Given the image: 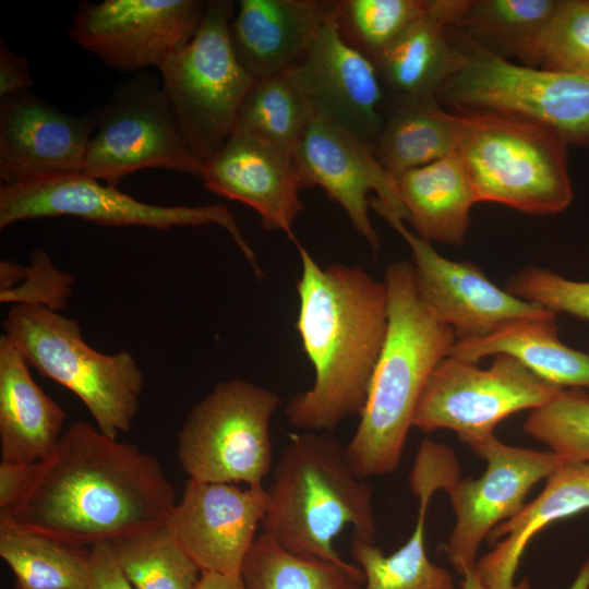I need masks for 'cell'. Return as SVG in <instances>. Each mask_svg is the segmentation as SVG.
<instances>
[{
  "label": "cell",
  "instance_id": "obj_1",
  "mask_svg": "<svg viewBox=\"0 0 589 589\" xmlns=\"http://www.w3.org/2000/svg\"><path fill=\"white\" fill-rule=\"evenodd\" d=\"M176 503L156 457L77 421L36 462L25 494L0 521L91 548L166 525Z\"/></svg>",
  "mask_w": 589,
  "mask_h": 589
},
{
  "label": "cell",
  "instance_id": "obj_2",
  "mask_svg": "<svg viewBox=\"0 0 589 589\" xmlns=\"http://www.w3.org/2000/svg\"><path fill=\"white\" fill-rule=\"evenodd\" d=\"M294 243L302 265L296 328L315 380L285 413L297 429L332 432L365 406L387 334V289L358 266L322 267Z\"/></svg>",
  "mask_w": 589,
  "mask_h": 589
},
{
  "label": "cell",
  "instance_id": "obj_3",
  "mask_svg": "<svg viewBox=\"0 0 589 589\" xmlns=\"http://www.w3.org/2000/svg\"><path fill=\"white\" fill-rule=\"evenodd\" d=\"M386 339L371 381L365 406L346 454L362 479L394 472L426 383L456 342L453 329L421 297L413 266L389 265Z\"/></svg>",
  "mask_w": 589,
  "mask_h": 589
},
{
  "label": "cell",
  "instance_id": "obj_4",
  "mask_svg": "<svg viewBox=\"0 0 589 589\" xmlns=\"http://www.w3.org/2000/svg\"><path fill=\"white\" fill-rule=\"evenodd\" d=\"M266 494L263 532L290 553L350 567L334 549L335 537L351 526L376 541L372 488L329 432L291 434Z\"/></svg>",
  "mask_w": 589,
  "mask_h": 589
},
{
  "label": "cell",
  "instance_id": "obj_5",
  "mask_svg": "<svg viewBox=\"0 0 589 589\" xmlns=\"http://www.w3.org/2000/svg\"><path fill=\"white\" fill-rule=\"evenodd\" d=\"M3 327L28 365L75 394L104 434L118 438L131 430L145 380L130 351L95 350L76 318L44 305H13Z\"/></svg>",
  "mask_w": 589,
  "mask_h": 589
},
{
  "label": "cell",
  "instance_id": "obj_6",
  "mask_svg": "<svg viewBox=\"0 0 589 589\" xmlns=\"http://www.w3.org/2000/svg\"><path fill=\"white\" fill-rule=\"evenodd\" d=\"M458 149L478 202H495L532 215L563 212L574 193L567 140L554 129L495 112L461 113Z\"/></svg>",
  "mask_w": 589,
  "mask_h": 589
},
{
  "label": "cell",
  "instance_id": "obj_7",
  "mask_svg": "<svg viewBox=\"0 0 589 589\" xmlns=\"http://www.w3.org/2000/svg\"><path fill=\"white\" fill-rule=\"evenodd\" d=\"M236 7L230 0L207 1L194 36L158 68L183 136L203 164L232 135L241 104L255 81L230 41Z\"/></svg>",
  "mask_w": 589,
  "mask_h": 589
},
{
  "label": "cell",
  "instance_id": "obj_8",
  "mask_svg": "<svg viewBox=\"0 0 589 589\" xmlns=\"http://www.w3.org/2000/svg\"><path fill=\"white\" fill-rule=\"evenodd\" d=\"M456 34L464 57L435 97L441 105L538 122L589 147V76L517 64Z\"/></svg>",
  "mask_w": 589,
  "mask_h": 589
},
{
  "label": "cell",
  "instance_id": "obj_9",
  "mask_svg": "<svg viewBox=\"0 0 589 589\" xmlns=\"http://www.w3.org/2000/svg\"><path fill=\"white\" fill-rule=\"evenodd\" d=\"M272 390L244 380L218 383L190 411L177 435V456L189 479L263 486L272 470Z\"/></svg>",
  "mask_w": 589,
  "mask_h": 589
},
{
  "label": "cell",
  "instance_id": "obj_10",
  "mask_svg": "<svg viewBox=\"0 0 589 589\" xmlns=\"http://www.w3.org/2000/svg\"><path fill=\"white\" fill-rule=\"evenodd\" d=\"M59 216L109 227L141 226L159 230L217 225L230 235L255 274L262 276L252 248L233 214L223 204H148L82 172L1 184L0 229L22 220Z\"/></svg>",
  "mask_w": 589,
  "mask_h": 589
},
{
  "label": "cell",
  "instance_id": "obj_11",
  "mask_svg": "<svg viewBox=\"0 0 589 589\" xmlns=\"http://www.w3.org/2000/svg\"><path fill=\"white\" fill-rule=\"evenodd\" d=\"M561 389L510 354H496L488 369L448 354L426 383L413 426L452 430L474 453L502 420L542 406Z\"/></svg>",
  "mask_w": 589,
  "mask_h": 589
},
{
  "label": "cell",
  "instance_id": "obj_12",
  "mask_svg": "<svg viewBox=\"0 0 589 589\" xmlns=\"http://www.w3.org/2000/svg\"><path fill=\"white\" fill-rule=\"evenodd\" d=\"M93 113L96 128L82 173L115 188L124 177L146 168L200 178L203 163L188 145L156 77L133 76Z\"/></svg>",
  "mask_w": 589,
  "mask_h": 589
},
{
  "label": "cell",
  "instance_id": "obj_13",
  "mask_svg": "<svg viewBox=\"0 0 589 589\" xmlns=\"http://www.w3.org/2000/svg\"><path fill=\"white\" fill-rule=\"evenodd\" d=\"M370 207L410 247L417 288L453 329L456 341L481 339L515 322L556 316L500 288L471 262L442 256L430 241L408 230L404 220L376 196L370 199Z\"/></svg>",
  "mask_w": 589,
  "mask_h": 589
},
{
  "label": "cell",
  "instance_id": "obj_14",
  "mask_svg": "<svg viewBox=\"0 0 589 589\" xmlns=\"http://www.w3.org/2000/svg\"><path fill=\"white\" fill-rule=\"evenodd\" d=\"M207 1H81L69 34L73 41L119 71L159 68L196 33Z\"/></svg>",
  "mask_w": 589,
  "mask_h": 589
},
{
  "label": "cell",
  "instance_id": "obj_15",
  "mask_svg": "<svg viewBox=\"0 0 589 589\" xmlns=\"http://www.w3.org/2000/svg\"><path fill=\"white\" fill-rule=\"evenodd\" d=\"M474 454L486 461L483 474L459 478L446 491L456 520L444 550L461 577L474 569L479 548L491 531L514 517L531 488L564 462L551 450L510 446L495 435Z\"/></svg>",
  "mask_w": 589,
  "mask_h": 589
},
{
  "label": "cell",
  "instance_id": "obj_16",
  "mask_svg": "<svg viewBox=\"0 0 589 589\" xmlns=\"http://www.w3.org/2000/svg\"><path fill=\"white\" fill-rule=\"evenodd\" d=\"M293 157L302 189H323L374 252L380 241L369 217L371 191L400 219L408 220L398 183L382 167L373 147L328 117L313 115Z\"/></svg>",
  "mask_w": 589,
  "mask_h": 589
},
{
  "label": "cell",
  "instance_id": "obj_17",
  "mask_svg": "<svg viewBox=\"0 0 589 589\" xmlns=\"http://www.w3.org/2000/svg\"><path fill=\"white\" fill-rule=\"evenodd\" d=\"M266 507L264 486L188 479L167 526L202 574L240 578Z\"/></svg>",
  "mask_w": 589,
  "mask_h": 589
},
{
  "label": "cell",
  "instance_id": "obj_18",
  "mask_svg": "<svg viewBox=\"0 0 589 589\" xmlns=\"http://www.w3.org/2000/svg\"><path fill=\"white\" fill-rule=\"evenodd\" d=\"M286 75L313 115L328 117L373 147L387 96L374 62L344 41L328 12L301 60Z\"/></svg>",
  "mask_w": 589,
  "mask_h": 589
},
{
  "label": "cell",
  "instance_id": "obj_19",
  "mask_svg": "<svg viewBox=\"0 0 589 589\" xmlns=\"http://www.w3.org/2000/svg\"><path fill=\"white\" fill-rule=\"evenodd\" d=\"M96 128L93 111L65 113L32 91L0 101L3 183L81 173Z\"/></svg>",
  "mask_w": 589,
  "mask_h": 589
},
{
  "label": "cell",
  "instance_id": "obj_20",
  "mask_svg": "<svg viewBox=\"0 0 589 589\" xmlns=\"http://www.w3.org/2000/svg\"><path fill=\"white\" fill-rule=\"evenodd\" d=\"M205 189L252 207L265 230L283 231L294 242L292 225L304 209L294 157L248 134L233 132L203 164Z\"/></svg>",
  "mask_w": 589,
  "mask_h": 589
},
{
  "label": "cell",
  "instance_id": "obj_21",
  "mask_svg": "<svg viewBox=\"0 0 589 589\" xmlns=\"http://www.w3.org/2000/svg\"><path fill=\"white\" fill-rule=\"evenodd\" d=\"M468 0H432L430 11L373 62L387 99L436 97L462 61L455 23Z\"/></svg>",
  "mask_w": 589,
  "mask_h": 589
},
{
  "label": "cell",
  "instance_id": "obj_22",
  "mask_svg": "<svg viewBox=\"0 0 589 589\" xmlns=\"http://www.w3.org/2000/svg\"><path fill=\"white\" fill-rule=\"evenodd\" d=\"M330 0H240L230 22V41L254 77L286 74L303 57Z\"/></svg>",
  "mask_w": 589,
  "mask_h": 589
},
{
  "label": "cell",
  "instance_id": "obj_23",
  "mask_svg": "<svg viewBox=\"0 0 589 589\" xmlns=\"http://www.w3.org/2000/svg\"><path fill=\"white\" fill-rule=\"evenodd\" d=\"M589 509V462H563L543 490L489 534L494 548L477 561L474 572L486 589H529L515 584L519 561L530 540L546 526Z\"/></svg>",
  "mask_w": 589,
  "mask_h": 589
},
{
  "label": "cell",
  "instance_id": "obj_24",
  "mask_svg": "<svg viewBox=\"0 0 589 589\" xmlns=\"http://www.w3.org/2000/svg\"><path fill=\"white\" fill-rule=\"evenodd\" d=\"M29 365L4 335L0 337L1 460L38 462L60 440L62 407L34 381Z\"/></svg>",
  "mask_w": 589,
  "mask_h": 589
},
{
  "label": "cell",
  "instance_id": "obj_25",
  "mask_svg": "<svg viewBox=\"0 0 589 589\" xmlns=\"http://www.w3.org/2000/svg\"><path fill=\"white\" fill-rule=\"evenodd\" d=\"M466 118L435 97L387 99L373 151L397 181L404 173L458 153Z\"/></svg>",
  "mask_w": 589,
  "mask_h": 589
},
{
  "label": "cell",
  "instance_id": "obj_26",
  "mask_svg": "<svg viewBox=\"0 0 589 589\" xmlns=\"http://www.w3.org/2000/svg\"><path fill=\"white\" fill-rule=\"evenodd\" d=\"M397 183L416 235L450 245L465 241L478 200L457 153L404 173Z\"/></svg>",
  "mask_w": 589,
  "mask_h": 589
},
{
  "label": "cell",
  "instance_id": "obj_27",
  "mask_svg": "<svg viewBox=\"0 0 589 589\" xmlns=\"http://www.w3.org/2000/svg\"><path fill=\"white\" fill-rule=\"evenodd\" d=\"M555 318L519 321L481 339L456 341L449 356L478 363L488 356L506 353L551 384L589 389V353L560 340Z\"/></svg>",
  "mask_w": 589,
  "mask_h": 589
},
{
  "label": "cell",
  "instance_id": "obj_28",
  "mask_svg": "<svg viewBox=\"0 0 589 589\" xmlns=\"http://www.w3.org/2000/svg\"><path fill=\"white\" fill-rule=\"evenodd\" d=\"M561 0H468L456 31L486 51L540 68L543 43Z\"/></svg>",
  "mask_w": 589,
  "mask_h": 589
},
{
  "label": "cell",
  "instance_id": "obj_29",
  "mask_svg": "<svg viewBox=\"0 0 589 589\" xmlns=\"http://www.w3.org/2000/svg\"><path fill=\"white\" fill-rule=\"evenodd\" d=\"M89 550L0 521V556L20 589H85Z\"/></svg>",
  "mask_w": 589,
  "mask_h": 589
},
{
  "label": "cell",
  "instance_id": "obj_30",
  "mask_svg": "<svg viewBox=\"0 0 589 589\" xmlns=\"http://www.w3.org/2000/svg\"><path fill=\"white\" fill-rule=\"evenodd\" d=\"M430 495L418 496L419 514L407 542L385 555L376 541L352 533L350 555L364 574L363 589H456L452 574L432 563L425 551L424 532Z\"/></svg>",
  "mask_w": 589,
  "mask_h": 589
},
{
  "label": "cell",
  "instance_id": "obj_31",
  "mask_svg": "<svg viewBox=\"0 0 589 589\" xmlns=\"http://www.w3.org/2000/svg\"><path fill=\"white\" fill-rule=\"evenodd\" d=\"M312 118L308 100L286 74L255 79L241 104L233 132L294 156Z\"/></svg>",
  "mask_w": 589,
  "mask_h": 589
},
{
  "label": "cell",
  "instance_id": "obj_32",
  "mask_svg": "<svg viewBox=\"0 0 589 589\" xmlns=\"http://www.w3.org/2000/svg\"><path fill=\"white\" fill-rule=\"evenodd\" d=\"M247 589H363L364 574L316 557L290 553L261 532L241 570Z\"/></svg>",
  "mask_w": 589,
  "mask_h": 589
},
{
  "label": "cell",
  "instance_id": "obj_33",
  "mask_svg": "<svg viewBox=\"0 0 589 589\" xmlns=\"http://www.w3.org/2000/svg\"><path fill=\"white\" fill-rule=\"evenodd\" d=\"M110 544L135 589H196L202 573L167 524Z\"/></svg>",
  "mask_w": 589,
  "mask_h": 589
},
{
  "label": "cell",
  "instance_id": "obj_34",
  "mask_svg": "<svg viewBox=\"0 0 589 589\" xmlns=\"http://www.w3.org/2000/svg\"><path fill=\"white\" fill-rule=\"evenodd\" d=\"M431 5L432 0H333L328 16L344 41L374 61Z\"/></svg>",
  "mask_w": 589,
  "mask_h": 589
},
{
  "label": "cell",
  "instance_id": "obj_35",
  "mask_svg": "<svg viewBox=\"0 0 589 589\" xmlns=\"http://www.w3.org/2000/svg\"><path fill=\"white\" fill-rule=\"evenodd\" d=\"M522 430L564 462H589V393L577 387L562 388L530 410Z\"/></svg>",
  "mask_w": 589,
  "mask_h": 589
},
{
  "label": "cell",
  "instance_id": "obj_36",
  "mask_svg": "<svg viewBox=\"0 0 589 589\" xmlns=\"http://www.w3.org/2000/svg\"><path fill=\"white\" fill-rule=\"evenodd\" d=\"M73 277L57 269L48 254L36 249L29 266L1 262V302L62 310L72 293Z\"/></svg>",
  "mask_w": 589,
  "mask_h": 589
},
{
  "label": "cell",
  "instance_id": "obj_37",
  "mask_svg": "<svg viewBox=\"0 0 589 589\" xmlns=\"http://www.w3.org/2000/svg\"><path fill=\"white\" fill-rule=\"evenodd\" d=\"M540 68L589 76V0H561L543 43Z\"/></svg>",
  "mask_w": 589,
  "mask_h": 589
},
{
  "label": "cell",
  "instance_id": "obj_38",
  "mask_svg": "<svg viewBox=\"0 0 589 589\" xmlns=\"http://www.w3.org/2000/svg\"><path fill=\"white\" fill-rule=\"evenodd\" d=\"M506 290L557 313L589 321V281L565 278L539 266H527L508 280Z\"/></svg>",
  "mask_w": 589,
  "mask_h": 589
},
{
  "label": "cell",
  "instance_id": "obj_39",
  "mask_svg": "<svg viewBox=\"0 0 589 589\" xmlns=\"http://www.w3.org/2000/svg\"><path fill=\"white\" fill-rule=\"evenodd\" d=\"M85 589H135L117 562L110 542L91 546Z\"/></svg>",
  "mask_w": 589,
  "mask_h": 589
},
{
  "label": "cell",
  "instance_id": "obj_40",
  "mask_svg": "<svg viewBox=\"0 0 589 589\" xmlns=\"http://www.w3.org/2000/svg\"><path fill=\"white\" fill-rule=\"evenodd\" d=\"M36 462H0V514L11 510L23 497L33 479Z\"/></svg>",
  "mask_w": 589,
  "mask_h": 589
},
{
  "label": "cell",
  "instance_id": "obj_41",
  "mask_svg": "<svg viewBox=\"0 0 589 589\" xmlns=\"http://www.w3.org/2000/svg\"><path fill=\"white\" fill-rule=\"evenodd\" d=\"M32 85L27 58L0 40V99L31 91Z\"/></svg>",
  "mask_w": 589,
  "mask_h": 589
},
{
  "label": "cell",
  "instance_id": "obj_42",
  "mask_svg": "<svg viewBox=\"0 0 589 589\" xmlns=\"http://www.w3.org/2000/svg\"><path fill=\"white\" fill-rule=\"evenodd\" d=\"M196 589H247L241 577H231L216 573H203Z\"/></svg>",
  "mask_w": 589,
  "mask_h": 589
},
{
  "label": "cell",
  "instance_id": "obj_43",
  "mask_svg": "<svg viewBox=\"0 0 589 589\" xmlns=\"http://www.w3.org/2000/svg\"><path fill=\"white\" fill-rule=\"evenodd\" d=\"M568 589H589V556L581 565L575 580Z\"/></svg>",
  "mask_w": 589,
  "mask_h": 589
},
{
  "label": "cell",
  "instance_id": "obj_44",
  "mask_svg": "<svg viewBox=\"0 0 589 589\" xmlns=\"http://www.w3.org/2000/svg\"><path fill=\"white\" fill-rule=\"evenodd\" d=\"M460 582V589H486L478 578L474 569L468 572Z\"/></svg>",
  "mask_w": 589,
  "mask_h": 589
},
{
  "label": "cell",
  "instance_id": "obj_45",
  "mask_svg": "<svg viewBox=\"0 0 589 589\" xmlns=\"http://www.w3.org/2000/svg\"><path fill=\"white\" fill-rule=\"evenodd\" d=\"M15 589H20V588L15 586Z\"/></svg>",
  "mask_w": 589,
  "mask_h": 589
}]
</instances>
